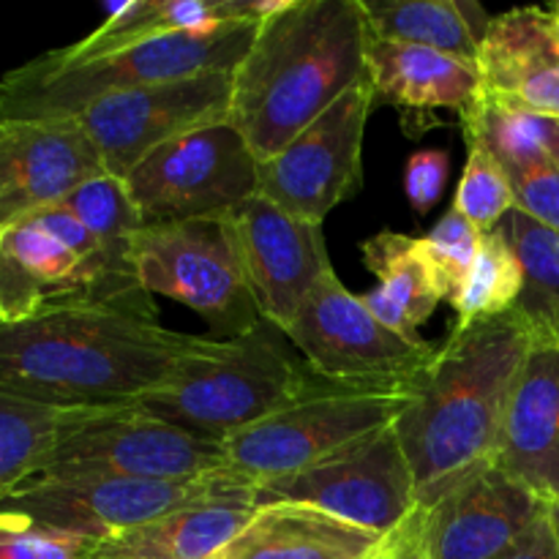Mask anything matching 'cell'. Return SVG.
<instances>
[{
	"mask_svg": "<svg viewBox=\"0 0 559 559\" xmlns=\"http://www.w3.org/2000/svg\"><path fill=\"white\" fill-rule=\"evenodd\" d=\"M549 158L559 167V120L551 118V129H549Z\"/></svg>",
	"mask_w": 559,
	"mask_h": 559,
	"instance_id": "obj_38",
	"label": "cell"
},
{
	"mask_svg": "<svg viewBox=\"0 0 559 559\" xmlns=\"http://www.w3.org/2000/svg\"><path fill=\"white\" fill-rule=\"evenodd\" d=\"M462 123L467 142L484 145L506 173H516V169L549 158L551 118L489 96L484 87L478 98L462 112Z\"/></svg>",
	"mask_w": 559,
	"mask_h": 559,
	"instance_id": "obj_28",
	"label": "cell"
},
{
	"mask_svg": "<svg viewBox=\"0 0 559 559\" xmlns=\"http://www.w3.org/2000/svg\"><path fill=\"white\" fill-rule=\"evenodd\" d=\"M484 238L486 233H480L473 222H467L456 207H451V211L420 238V249H424L426 262H429L431 273H435L437 284H440L448 304H451L453 295L462 289L469 267L478 260Z\"/></svg>",
	"mask_w": 559,
	"mask_h": 559,
	"instance_id": "obj_32",
	"label": "cell"
},
{
	"mask_svg": "<svg viewBox=\"0 0 559 559\" xmlns=\"http://www.w3.org/2000/svg\"><path fill=\"white\" fill-rule=\"evenodd\" d=\"M273 500L320 508L382 538L418 511L413 467L393 426L364 437L314 467L262 484L260 502Z\"/></svg>",
	"mask_w": 559,
	"mask_h": 559,
	"instance_id": "obj_14",
	"label": "cell"
},
{
	"mask_svg": "<svg viewBox=\"0 0 559 559\" xmlns=\"http://www.w3.org/2000/svg\"><path fill=\"white\" fill-rule=\"evenodd\" d=\"M197 338L164 328L153 298L49 311L0 325V391L58 409L134 407Z\"/></svg>",
	"mask_w": 559,
	"mask_h": 559,
	"instance_id": "obj_1",
	"label": "cell"
},
{
	"mask_svg": "<svg viewBox=\"0 0 559 559\" xmlns=\"http://www.w3.org/2000/svg\"><path fill=\"white\" fill-rule=\"evenodd\" d=\"M257 22H229L211 33H169L96 58L52 49L0 80V118L74 120L112 93L235 71L257 36Z\"/></svg>",
	"mask_w": 559,
	"mask_h": 559,
	"instance_id": "obj_4",
	"label": "cell"
},
{
	"mask_svg": "<svg viewBox=\"0 0 559 559\" xmlns=\"http://www.w3.org/2000/svg\"><path fill=\"white\" fill-rule=\"evenodd\" d=\"M500 227L522 265V295L513 314L533 347H559V235L522 211L508 213Z\"/></svg>",
	"mask_w": 559,
	"mask_h": 559,
	"instance_id": "obj_26",
	"label": "cell"
},
{
	"mask_svg": "<svg viewBox=\"0 0 559 559\" xmlns=\"http://www.w3.org/2000/svg\"><path fill=\"white\" fill-rule=\"evenodd\" d=\"M131 262L145 293L200 314L211 338H235L265 322L222 218L145 224L131 246Z\"/></svg>",
	"mask_w": 559,
	"mask_h": 559,
	"instance_id": "obj_9",
	"label": "cell"
},
{
	"mask_svg": "<svg viewBox=\"0 0 559 559\" xmlns=\"http://www.w3.org/2000/svg\"><path fill=\"white\" fill-rule=\"evenodd\" d=\"M233 71L189 76L112 93L76 115L102 156L104 169L123 180L156 147L229 120Z\"/></svg>",
	"mask_w": 559,
	"mask_h": 559,
	"instance_id": "obj_15",
	"label": "cell"
},
{
	"mask_svg": "<svg viewBox=\"0 0 559 559\" xmlns=\"http://www.w3.org/2000/svg\"><path fill=\"white\" fill-rule=\"evenodd\" d=\"M254 502H202L102 540L93 559H211L254 516Z\"/></svg>",
	"mask_w": 559,
	"mask_h": 559,
	"instance_id": "obj_24",
	"label": "cell"
},
{
	"mask_svg": "<svg viewBox=\"0 0 559 559\" xmlns=\"http://www.w3.org/2000/svg\"><path fill=\"white\" fill-rule=\"evenodd\" d=\"M533 342L513 311L451 331L415 399L393 424L415 475L420 511L495 464L513 382Z\"/></svg>",
	"mask_w": 559,
	"mask_h": 559,
	"instance_id": "obj_2",
	"label": "cell"
},
{
	"mask_svg": "<svg viewBox=\"0 0 559 559\" xmlns=\"http://www.w3.org/2000/svg\"><path fill=\"white\" fill-rule=\"evenodd\" d=\"M227 469L224 442L134 407L96 409L71 426L41 478L191 480ZM36 475V478H38Z\"/></svg>",
	"mask_w": 559,
	"mask_h": 559,
	"instance_id": "obj_10",
	"label": "cell"
},
{
	"mask_svg": "<svg viewBox=\"0 0 559 559\" xmlns=\"http://www.w3.org/2000/svg\"><path fill=\"white\" fill-rule=\"evenodd\" d=\"M366 69L377 102L404 112L459 109L462 115L484 87L478 63L374 36L366 41Z\"/></svg>",
	"mask_w": 559,
	"mask_h": 559,
	"instance_id": "obj_22",
	"label": "cell"
},
{
	"mask_svg": "<svg viewBox=\"0 0 559 559\" xmlns=\"http://www.w3.org/2000/svg\"><path fill=\"white\" fill-rule=\"evenodd\" d=\"M151 298L63 205L0 224V325L85 304Z\"/></svg>",
	"mask_w": 559,
	"mask_h": 559,
	"instance_id": "obj_6",
	"label": "cell"
},
{
	"mask_svg": "<svg viewBox=\"0 0 559 559\" xmlns=\"http://www.w3.org/2000/svg\"><path fill=\"white\" fill-rule=\"evenodd\" d=\"M360 0H284L233 71L229 123L260 162L276 156L369 76Z\"/></svg>",
	"mask_w": 559,
	"mask_h": 559,
	"instance_id": "obj_3",
	"label": "cell"
},
{
	"mask_svg": "<svg viewBox=\"0 0 559 559\" xmlns=\"http://www.w3.org/2000/svg\"><path fill=\"white\" fill-rule=\"evenodd\" d=\"M369 36L478 63L491 16L459 0H360Z\"/></svg>",
	"mask_w": 559,
	"mask_h": 559,
	"instance_id": "obj_25",
	"label": "cell"
},
{
	"mask_svg": "<svg viewBox=\"0 0 559 559\" xmlns=\"http://www.w3.org/2000/svg\"><path fill=\"white\" fill-rule=\"evenodd\" d=\"M519 295H522V265L502 227H497L486 233L478 260L469 267L462 289L453 295L451 306L456 311L453 331L508 314L516 306Z\"/></svg>",
	"mask_w": 559,
	"mask_h": 559,
	"instance_id": "obj_29",
	"label": "cell"
},
{
	"mask_svg": "<svg viewBox=\"0 0 559 559\" xmlns=\"http://www.w3.org/2000/svg\"><path fill=\"white\" fill-rule=\"evenodd\" d=\"M480 80L489 96L559 120V16L555 9H513L491 16L480 41Z\"/></svg>",
	"mask_w": 559,
	"mask_h": 559,
	"instance_id": "obj_20",
	"label": "cell"
},
{
	"mask_svg": "<svg viewBox=\"0 0 559 559\" xmlns=\"http://www.w3.org/2000/svg\"><path fill=\"white\" fill-rule=\"evenodd\" d=\"M364 262L380 282V287L360 295L371 314L399 336L420 342L424 336L418 328L445 300L420 249V238L382 229L364 240Z\"/></svg>",
	"mask_w": 559,
	"mask_h": 559,
	"instance_id": "obj_23",
	"label": "cell"
},
{
	"mask_svg": "<svg viewBox=\"0 0 559 559\" xmlns=\"http://www.w3.org/2000/svg\"><path fill=\"white\" fill-rule=\"evenodd\" d=\"M257 167L246 136L224 120L156 147L123 180L142 222L175 224L222 218L257 197Z\"/></svg>",
	"mask_w": 559,
	"mask_h": 559,
	"instance_id": "obj_11",
	"label": "cell"
},
{
	"mask_svg": "<svg viewBox=\"0 0 559 559\" xmlns=\"http://www.w3.org/2000/svg\"><path fill=\"white\" fill-rule=\"evenodd\" d=\"M227 500L260 506V486L233 469L191 480L41 478L38 475L5 497L0 502V513H11L38 527L102 544L164 513Z\"/></svg>",
	"mask_w": 559,
	"mask_h": 559,
	"instance_id": "obj_8",
	"label": "cell"
},
{
	"mask_svg": "<svg viewBox=\"0 0 559 559\" xmlns=\"http://www.w3.org/2000/svg\"><path fill=\"white\" fill-rule=\"evenodd\" d=\"M366 559H429V549H426V513L418 508L407 522L399 524L391 535H385L382 544Z\"/></svg>",
	"mask_w": 559,
	"mask_h": 559,
	"instance_id": "obj_36",
	"label": "cell"
},
{
	"mask_svg": "<svg viewBox=\"0 0 559 559\" xmlns=\"http://www.w3.org/2000/svg\"><path fill=\"white\" fill-rule=\"evenodd\" d=\"M424 513L429 559H502L549 506L489 464Z\"/></svg>",
	"mask_w": 559,
	"mask_h": 559,
	"instance_id": "obj_18",
	"label": "cell"
},
{
	"mask_svg": "<svg viewBox=\"0 0 559 559\" xmlns=\"http://www.w3.org/2000/svg\"><path fill=\"white\" fill-rule=\"evenodd\" d=\"M551 9H555V14L559 16V3H557V5H551Z\"/></svg>",
	"mask_w": 559,
	"mask_h": 559,
	"instance_id": "obj_40",
	"label": "cell"
},
{
	"mask_svg": "<svg viewBox=\"0 0 559 559\" xmlns=\"http://www.w3.org/2000/svg\"><path fill=\"white\" fill-rule=\"evenodd\" d=\"M284 336L317 377L344 385H420L440 344L413 342L382 325L336 273L300 306Z\"/></svg>",
	"mask_w": 559,
	"mask_h": 559,
	"instance_id": "obj_12",
	"label": "cell"
},
{
	"mask_svg": "<svg viewBox=\"0 0 559 559\" xmlns=\"http://www.w3.org/2000/svg\"><path fill=\"white\" fill-rule=\"evenodd\" d=\"M96 409H58L0 391V502L36 478L60 437Z\"/></svg>",
	"mask_w": 559,
	"mask_h": 559,
	"instance_id": "obj_27",
	"label": "cell"
},
{
	"mask_svg": "<svg viewBox=\"0 0 559 559\" xmlns=\"http://www.w3.org/2000/svg\"><path fill=\"white\" fill-rule=\"evenodd\" d=\"M516 197V211L559 235V167L551 158L508 173Z\"/></svg>",
	"mask_w": 559,
	"mask_h": 559,
	"instance_id": "obj_34",
	"label": "cell"
},
{
	"mask_svg": "<svg viewBox=\"0 0 559 559\" xmlns=\"http://www.w3.org/2000/svg\"><path fill=\"white\" fill-rule=\"evenodd\" d=\"M495 464L559 506V347H533L508 399Z\"/></svg>",
	"mask_w": 559,
	"mask_h": 559,
	"instance_id": "obj_19",
	"label": "cell"
},
{
	"mask_svg": "<svg viewBox=\"0 0 559 559\" xmlns=\"http://www.w3.org/2000/svg\"><path fill=\"white\" fill-rule=\"evenodd\" d=\"M549 516H551V524H555V535H557V544H559V506L549 508Z\"/></svg>",
	"mask_w": 559,
	"mask_h": 559,
	"instance_id": "obj_39",
	"label": "cell"
},
{
	"mask_svg": "<svg viewBox=\"0 0 559 559\" xmlns=\"http://www.w3.org/2000/svg\"><path fill=\"white\" fill-rule=\"evenodd\" d=\"M382 535L304 502H260L243 530L211 559H366Z\"/></svg>",
	"mask_w": 559,
	"mask_h": 559,
	"instance_id": "obj_21",
	"label": "cell"
},
{
	"mask_svg": "<svg viewBox=\"0 0 559 559\" xmlns=\"http://www.w3.org/2000/svg\"><path fill=\"white\" fill-rule=\"evenodd\" d=\"M309 377V366L284 349L282 331L260 322L235 338H197L173 377L136 407L224 442L293 402Z\"/></svg>",
	"mask_w": 559,
	"mask_h": 559,
	"instance_id": "obj_5",
	"label": "cell"
},
{
	"mask_svg": "<svg viewBox=\"0 0 559 559\" xmlns=\"http://www.w3.org/2000/svg\"><path fill=\"white\" fill-rule=\"evenodd\" d=\"M415 388L344 385L311 371L293 402L224 440L227 469L262 486L314 467L396 424L415 399Z\"/></svg>",
	"mask_w": 559,
	"mask_h": 559,
	"instance_id": "obj_7",
	"label": "cell"
},
{
	"mask_svg": "<svg viewBox=\"0 0 559 559\" xmlns=\"http://www.w3.org/2000/svg\"><path fill=\"white\" fill-rule=\"evenodd\" d=\"M502 559H559V544L549 513Z\"/></svg>",
	"mask_w": 559,
	"mask_h": 559,
	"instance_id": "obj_37",
	"label": "cell"
},
{
	"mask_svg": "<svg viewBox=\"0 0 559 559\" xmlns=\"http://www.w3.org/2000/svg\"><path fill=\"white\" fill-rule=\"evenodd\" d=\"M451 175V158L442 147L413 153L404 167V194L418 213H429L440 202Z\"/></svg>",
	"mask_w": 559,
	"mask_h": 559,
	"instance_id": "obj_35",
	"label": "cell"
},
{
	"mask_svg": "<svg viewBox=\"0 0 559 559\" xmlns=\"http://www.w3.org/2000/svg\"><path fill=\"white\" fill-rule=\"evenodd\" d=\"M60 205L74 213L76 222L118 260L131 262V246L136 233L145 227L134 200H131L126 180L104 173L71 191ZM134 265V262H131Z\"/></svg>",
	"mask_w": 559,
	"mask_h": 559,
	"instance_id": "obj_30",
	"label": "cell"
},
{
	"mask_svg": "<svg viewBox=\"0 0 559 559\" xmlns=\"http://www.w3.org/2000/svg\"><path fill=\"white\" fill-rule=\"evenodd\" d=\"M222 222L262 320L284 331L333 273L322 224L293 216L260 194L233 207Z\"/></svg>",
	"mask_w": 559,
	"mask_h": 559,
	"instance_id": "obj_16",
	"label": "cell"
},
{
	"mask_svg": "<svg viewBox=\"0 0 559 559\" xmlns=\"http://www.w3.org/2000/svg\"><path fill=\"white\" fill-rule=\"evenodd\" d=\"M377 98L369 76L257 167V194L293 216L322 224L364 180V136Z\"/></svg>",
	"mask_w": 559,
	"mask_h": 559,
	"instance_id": "obj_13",
	"label": "cell"
},
{
	"mask_svg": "<svg viewBox=\"0 0 559 559\" xmlns=\"http://www.w3.org/2000/svg\"><path fill=\"white\" fill-rule=\"evenodd\" d=\"M467 164L451 207H456L480 233H491L506 222L508 213L516 211V197L502 164L478 142H467Z\"/></svg>",
	"mask_w": 559,
	"mask_h": 559,
	"instance_id": "obj_31",
	"label": "cell"
},
{
	"mask_svg": "<svg viewBox=\"0 0 559 559\" xmlns=\"http://www.w3.org/2000/svg\"><path fill=\"white\" fill-rule=\"evenodd\" d=\"M104 173L96 145L76 120L0 118V224L60 205Z\"/></svg>",
	"mask_w": 559,
	"mask_h": 559,
	"instance_id": "obj_17",
	"label": "cell"
},
{
	"mask_svg": "<svg viewBox=\"0 0 559 559\" xmlns=\"http://www.w3.org/2000/svg\"><path fill=\"white\" fill-rule=\"evenodd\" d=\"M96 546V540L0 513V559H93Z\"/></svg>",
	"mask_w": 559,
	"mask_h": 559,
	"instance_id": "obj_33",
	"label": "cell"
}]
</instances>
